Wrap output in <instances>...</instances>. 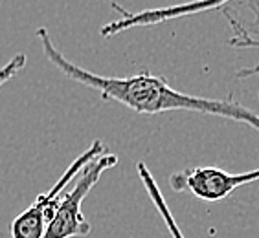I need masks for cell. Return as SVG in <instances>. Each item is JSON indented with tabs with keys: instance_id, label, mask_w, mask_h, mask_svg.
I'll list each match as a JSON object with an SVG mask.
<instances>
[{
	"instance_id": "1",
	"label": "cell",
	"mask_w": 259,
	"mask_h": 238,
	"mask_svg": "<svg viewBox=\"0 0 259 238\" xmlns=\"http://www.w3.org/2000/svg\"><path fill=\"white\" fill-rule=\"evenodd\" d=\"M46 59L50 61L61 74L68 79L96 90L103 101H116L127 108L135 110L136 114H164V112H197V114L225 117L235 123L248 125L250 129L259 132V114L248 106L235 101L232 95L226 99H211L199 95L184 94L158 75L149 72L131 75V77H107L81 68L70 59H66L55 48L54 40L46 28L37 30Z\"/></svg>"
},
{
	"instance_id": "2",
	"label": "cell",
	"mask_w": 259,
	"mask_h": 238,
	"mask_svg": "<svg viewBox=\"0 0 259 238\" xmlns=\"http://www.w3.org/2000/svg\"><path fill=\"white\" fill-rule=\"evenodd\" d=\"M118 165V156L110 152H103L96 159H92L89 165H85L81 172L75 176L74 187L70 189L66 194H61L57 207H55L54 218L46 225V231L42 238H79L89 236L92 227L90 222L85 218L81 211L83 200L87 194L92 191L101 174L105 170L112 169Z\"/></svg>"
},
{
	"instance_id": "3",
	"label": "cell",
	"mask_w": 259,
	"mask_h": 238,
	"mask_svg": "<svg viewBox=\"0 0 259 238\" xmlns=\"http://www.w3.org/2000/svg\"><path fill=\"white\" fill-rule=\"evenodd\" d=\"M103 152H107L105 145L96 139L85 152L81 154V156H77V158L68 165V169H66L65 172H63V176L55 182L54 187L48 189L46 193L39 194V196L35 198L33 204L26 209V211H22V213L11 222V227H10L11 238H42V234H45V231H46V225L54 218L57 202H59L61 194H63V191L66 189V185H68L72 180H75V176L81 172V169H83L85 165H89L92 159H96Z\"/></svg>"
},
{
	"instance_id": "4",
	"label": "cell",
	"mask_w": 259,
	"mask_h": 238,
	"mask_svg": "<svg viewBox=\"0 0 259 238\" xmlns=\"http://www.w3.org/2000/svg\"><path fill=\"white\" fill-rule=\"evenodd\" d=\"M257 180L259 169L234 174L217 167H188L171 174L169 187L175 193H188L204 202H221L230 198L235 189Z\"/></svg>"
},
{
	"instance_id": "5",
	"label": "cell",
	"mask_w": 259,
	"mask_h": 238,
	"mask_svg": "<svg viewBox=\"0 0 259 238\" xmlns=\"http://www.w3.org/2000/svg\"><path fill=\"white\" fill-rule=\"evenodd\" d=\"M223 15L232 30L228 44L237 50L259 51V0H230L223 8ZM237 75L241 79L255 77L259 81V57L254 66L239 70Z\"/></svg>"
},
{
	"instance_id": "6",
	"label": "cell",
	"mask_w": 259,
	"mask_h": 238,
	"mask_svg": "<svg viewBox=\"0 0 259 238\" xmlns=\"http://www.w3.org/2000/svg\"><path fill=\"white\" fill-rule=\"evenodd\" d=\"M136 170H138L140 180H142L145 191H147V194H149L151 202L155 204L156 211H158V214L162 216V220H164L165 227H167V231L171 233V236L173 238H186L184 233H182V229L179 227V223H177V220H175V216L171 214L169 205H167V202H165L164 194H162V191H160L158 184H156L155 176L151 174V170L147 169L145 163H142V161L136 165Z\"/></svg>"
},
{
	"instance_id": "7",
	"label": "cell",
	"mask_w": 259,
	"mask_h": 238,
	"mask_svg": "<svg viewBox=\"0 0 259 238\" xmlns=\"http://www.w3.org/2000/svg\"><path fill=\"white\" fill-rule=\"evenodd\" d=\"M24 66H26V55L24 53H17L13 59L8 61V63L0 68V88H2L8 81L13 79V77H15L20 70L24 68Z\"/></svg>"
}]
</instances>
